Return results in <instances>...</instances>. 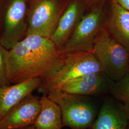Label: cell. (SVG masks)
Masks as SVG:
<instances>
[{
  "label": "cell",
  "mask_w": 129,
  "mask_h": 129,
  "mask_svg": "<svg viewBox=\"0 0 129 129\" xmlns=\"http://www.w3.org/2000/svg\"><path fill=\"white\" fill-rule=\"evenodd\" d=\"M35 129V128H34V127L33 126V125H32V126H29V127H28L27 128H25V129ZM92 129L91 128H89V129Z\"/></svg>",
  "instance_id": "obj_19"
},
{
  "label": "cell",
  "mask_w": 129,
  "mask_h": 129,
  "mask_svg": "<svg viewBox=\"0 0 129 129\" xmlns=\"http://www.w3.org/2000/svg\"><path fill=\"white\" fill-rule=\"evenodd\" d=\"M111 2L129 11V0H111Z\"/></svg>",
  "instance_id": "obj_18"
},
{
  "label": "cell",
  "mask_w": 129,
  "mask_h": 129,
  "mask_svg": "<svg viewBox=\"0 0 129 129\" xmlns=\"http://www.w3.org/2000/svg\"><path fill=\"white\" fill-rule=\"evenodd\" d=\"M41 107L40 98L28 96L0 120V129H24L33 125Z\"/></svg>",
  "instance_id": "obj_9"
},
{
  "label": "cell",
  "mask_w": 129,
  "mask_h": 129,
  "mask_svg": "<svg viewBox=\"0 0 129 129\" xmlns=\"http://www.w3.org/2000/svg\"><path fill=\"white\" fill-rule=\"evenodd\" d=\"M102 71L101 66L92 51L62 53L57 68L45 78L38 89L47 95L60 90L69 81L85 75Z\"/></svg>",
  "instance_id": "obj_2"
},
{
  "label": "cell",
  "mask_w": 129,
  "mask_h": 129,
  "mask_svg": "<svg viewBox=\"0 0 129 129\" xmlns=\"http://www.w3.org/2000/svg\"><path fill=\"white\" fill-rule=\"evenodd\" d=\"M41 107L33 126L35 129H62L64 125L59 106L47 95L40 98Z\"/></svg>",
  "instance_id": "obj_14"
},
{
  "label": "cell",
  "mask_w": 129,
  "mask_h": 129,
  "mask_svg": "<svg viewBox=\"0 0 129 129\" xmlns=\"http://www.w3.org/2000/svg\"><path fill=\"white\" fill-rule=\"evenodd\" d=\"M103 5L95 6L79 22L64 46L62 53L92 51L94 41L102 27L104 14Z\"/></svg>",
  "instance_id": "obj_7"
},
{
  "label": "cell",
  "mask_w": 129,
  "mask_h": 129,
  "mask_svg": "<svg viewBox=\"0 0 129 129\" xmlns=\"http://www.w3.org/2000/svg\"><path fill=\"white\" fill-rule=\"evenodd\" d=\"M111 8L102 27L111 37L129 51V11L111 2Z\"/></svg>",
  "instance_id": "obj_13"
},
{
  "label": "cell",
  "mask_w": 129,
  "mask_h": 129,
  "mask_svg": "<svg viewBox=\"0 0 129 129\" xmlns=\"http://www.w3.org/2000/svg\"><path fill=\"white\" fill-rule=\"evenodd\" d=\"M42 78H34L0 87V120L24 99L40 87Z\"/></svg>",
  "instance_id": "obj_11"
},
{
  "label": "cell",
  "mask_w": 129,
  "mask_h": 129,
  "mask_svg": "<svg viewBox=\"0 0 129 129\" xmlns=\"http://www.w3.org/2000/svg\"><path fill=\"white\" fill-rule=\"evenodd\" d=\"M128 129H129V127H128Z\"/></svg>",
  "instance_id": "obj_20"
},
{
  "label": "cell",
  "mask_w": 129,
  "mask_h": 129,
  "mask_svg": "<svg viewBox=\"0 0 129 129\" xmlns=\"http://www.w3.org/2000/svg\"><path fill=\"white\" fill-rule=\"evenodd\" d=\"M114 81L100 71L85 75L64 84L60 90L88 97L110 95Z\"/></svg>",
  "instance_id": "obj_8"
},
{
  "label": "cell",
  "mask_w": 129,
  "mask_h": 129,
  "mask_svg": "<svg viewBox=\"0 0 129 129\" xmlns=\"http://www.w3.org/2000/svg\"><path fill=\"white\" fill-rule=\"evenodd\" d=\"M5 2L0 11V43L9 50L26 36L31 5L28 0Z\"/></svg>",
  "instance_id": "obj_5"
},
{
  "label": "cell",
  "mask_w": 129,
  "mask_h": 129,
  "mask_svg": "<svg viewBox=\"0 0 129 129\" xmlns=\"http://www.w3.org/2000/svg\"><path fill=\"white\" fill-rule=\"evenodd\" d=\"M129 111L121 102L112 96L104 100L92 129H128Z\"/></svg>",
  "instance_id": "obj_10"
},
{
  "label": "cell",
  "mask_w": 129,
  "mask_h": 129,
  "mask_svg": "<svg viewBox=\"0 0 129 129\" xmlns=\"http://www.w3.org/2000/svg\"><path fill=\"white\" fill-rule=\"evenodd\" d=\"M67 7L60 0H32L26 36L36 35L50 38Z\"/></svg>",
  "instance_id": "obj_6"
},
{
  "label": "cell",
  "mask_w": 129,
  "mask_h": 129,
  "mask_svg": "<svg viewBox=\"0 0 129 129\" xmlns=\"http://www.w3.org/2000/svg\"><path fill=\"white\" fill-rule=\"evenodd\" d=\"M110 95L123 104L129 111V73L120 80L114 82Z\"/></svg>",
  "instance_id": "obj_15"
},
{
  "label": "cell",
  "mask_w": 129,
  "mask_h": 129,
  "mask_svg": "<svg viewBox=\"0 0 129 129\" xmlns=\"http://www.w3.org/2000/svg\"><path fill=\"white\" fill-rule=\"evenodd\" d=\"M92 52L103 71L114 82L129 73V51L110 37L103 27L94 41Z\"/></svg>",
  "instance_id": "obj_4"
},
{
  "label": "cell",
  "mask_w": 129,
  "mask_h": 129,
  "mask_svg": "<svg viewBox=\"0 0 129 129\" xmlns=\"http://www.w3.org/2000/svg\"><path fill=\"white\" fill-rule=\"evenodd\" d=\"M83 3L78 0L70 3L62 15L50 39L61 49L64 46L84 16Z\"/></svg>",
  "instance_id": "obj_12"
},
{
  "label": "cell",
  "mask_w": 129,
  "mask_h": 129,
  "mask_svg": "<svg viewBox=\"0 0 129 129\" xmlns=\"http://www.w3.org/2000/svg\"><path fill=\"white\" fill-rule=\"evenodd\" d=\"M62 52L50 38L36 35L24 37L7 52L11 84L45 78L57 68Z\"/></svg>",
  "instance_id": "obj_1"
},
{
  "label": "cell",
  "mask_w": 129,
  "mask_h": 129,
  "mask_svg": "<svg viewBox=\"0 0 129 129\" xmlns=\"http://www.w3.org/2000/svg\"><path fill=\"white\" fill-rule=\"evenodd\" d=\"M47 96L60 108L64 126L71 129H88L93 124L98 114V108L90 99L55 90Z\"/></svg>",
  "instance_id": "obj_3"
},
{
  "label": "cell",
  "mask_w": 129,
  "mask_h": 129,
  "mask_svg": "<svg viewBox=\"0 0 129 129\" xmlns=\"http://www.w3.org/2000/svg\"><path fill=\"white\" fill-rule=\"evenodd\" d=\"M105 0H86V5L89 7L93 8L95 6L103 5Z\"/></svg>",
  "instance_id": "obj_17"
},
{
  "label": "cell",
  "mask_w": 129,
  "mask_h": 129,
  "mask_svg": "<svg viewBox=\"0 0 129 129\" xmlns=\"http://www.w3.org/2000/svg\"><path fill=\"white\" fill-rule=\"evenodd\" d=\"M7 49L0 43V87L11 85L7 74Z\"/></svg>",
  "instance_id": "obj_16"
}]
</instances>
